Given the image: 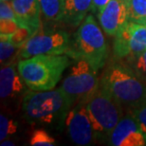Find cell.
I'll use <instances>...</instances> for the list:
<instances>
[{
    "instance_id": "6da1fadb",
    "label": "cell",
    "mask_w": 146,
    "mask_h": 146,
    "mask_svg": "<svg viewBox=\"0 0 146 146\" xmlns=\"http://www.w3.org/2000/svg\"><path fill=\"white\" fill-rule=\"evenodd\" d=\"M100 84L127 111L146 102V83L121 59L107 65L100 78Z\"/></svg>"
},
{
    "instance_id": "7a4b0ae2",
    "label": "cell",
    "mask_w": 146,
    "mask_h": 146,
    "mask_svg": "<svg viewBox=\"0 0 146 146\" xmlns=\"http://www.w3.org/2000/svg\"><path fill=\"white\" fill-rule=\"evenodd\" d=\"M68 97L62 89H28L23 95L22 110L31 123L65 125L68 112L71 108Z\"/></svg>"
},
{
    "instance_id": "3957f363",
    "label": "cell",
    "mask_w": 146,
    "mask_h": 146,
    "mask_svg": "<svg viewBox=\"0 0 146 146\" xmlns=\"http://www.w3.org/2000/svg\"><path fill=\"white\" fill-rule=\"evenodd\" d=\"M70 59L66 54H41L18 61L17 68L29 89L49 90L55 88L62 79L70 66Z\"/></svg>"
},
{
    "instance_id": "277c9868",
    "label": "cell",
    "mask_w": 146,
    "mask_h": 146,
    "mask_svg": "<svg viewBox=\"0 0 146 146\" xmlns=\"http://www.w3.org/2000/svg\"><path fill=\"white\" fill-rule=\"evenodd\" d=\"M92 14H87L78 27L71 39V46L68 55L72 60L84 59L96 70L106 66L108 59V45Z\"/></svg>"
},
{
    "instance_id": "5b68a950",
    "label": "cell",
    "mask_w": 146,
    "mask_h": 146,
    "mask_svg": "<svg viewBox=\"0 0 146 146\" xmlns=\"http://www.w3.org/2000/svg\"><path fill=\"white\" fill-rule=\"evenodd\" d=\"M97 141H108L118 122L124 116V108L104 86L98 88L86 102Z\"/></svg>"
},
{
    "instance_id": "8992f818",
    "label": "cell",
    "mask_w": 146,
    "mask_h": 146,
    "mask_svg": "<svg viewBox=\"0 0 146 146\" xmlns=\"http://www.w3.org/2000/svg\"><path fill=\"white\" fill-rule=\"evenodd\" d=\"M68 66V72L62 82L60 88L65 92L71 106L79 102H86L95 92L100 84L98 70L87 61L75 59Z\"/></svg>"
},
{
    "instance_id": "52a82bcc",
    "label": "cell",
    "mask_w": 146,
    "mask_h": 146,
    "mask_svg": "<svg viewBox=\"0 0 146 146\" xmlns=\"http://www.w3.org/2000/svg\"><path fill=\"white\" fill-rule=\"evenodd\" d=\"M71 46V38L65 31H41L30 37L21 48V59L41 54L68 55Z\"/></svg>"
},
{
    "instance_id": "ba28073f",
    "label": "cell",
    "mask_w": 146,
    "mask_h": 146,
    "mask_svg": "<svg viewBox=\"0 0 146 146\" xmlns=\"http://www.w3.org/2000/svg\"><path fill=\"white\" fill-rule=\"evenodd\" d=\"M65 127L68 137L76 145H91L97 141L86 102H79L69 109L65 119Z\"/></svg>"
},
{
    "instance_id": "9c48e42d",
    "label": "cell",
    "mask_w": 146,
    "mask_h": 146,
    "mask_svg": "<svg viewBox=\"0 0 146 146\" xmlns=\"http://www.w3.org/2000/svg\"><path fill=\"white\" fill-rule=\"evenodd\" d=\"M146 50V25L129 21L114 37L113 53L117 59Z\"/></svg>"
},
{
    "instance_id": "30bf717a",
    "label": "cell",
    "mask_w": 146,
    "mask_h": 146,
    "mask_svg": "<svg viewBox=\"0 0 146 146\" xmlns=\"http://www.w3.org/2000/svg\"><path fill=\"white\" fill-rule=\"evenodd\" d=\"M108 142L113 146H144L146 139L136 119L127 113L111 132Z\"/></svg>"
},
{
    "instance_id": "8fae6325",
    "label": "cell",
    "mask_w": 146,
    "mask_h": 146,
    "mask_svg": "<svg viewBox=\"0 0 146 146\" xmlns=\"http://www.w3.org/2000/svg\"><path fill=\"white\" fill-rule=\"evenodd\" d=\"M97 15L104 31L113 37L129 22L125 0H110Z\"/></svg>"
},
{
    "instance_id": "7c38bea8",
    "label": "cell",
    "mask_w": 146,
    "mask_h": 146,
    "mask_svg": "<svg viewBox=\"0 0 146 146\" xmlns=\"http://www.w3.org/2000/svg\"><path fill=\"white\" fill-rule=\"evenodd\" d=\"M20 27L28 29L31 34L41 29V9L39 0H13L11 2Z\"/></svg>"
},
{
    "instance_id": "4fadbf2b",
    "label": "cell",
    "mask_w": 146,
    "mask_h": 146,
    "mask_svg": "<svg viewBox=\"0 0 146 146\" xmlns=\"http://www.w3.org/2000/svg\"><path fill=\"white\" fill-rule=\"evenodd\" d=\"M27 84L14 64L1 66L0 70V97L13 99L24 95L27 91Z\"/></svg>"
},
{
    "instance_id": "5bb4252c",
    "label": "cell",
    "mask_w": 146,
    "mask_h": 146,
    "mask_svg": "<svg viewBox=\"0 0 146 146\" xmlns=\"http://www.w3.org/2000/svg\"><path fill=\"white\" fill-rule=\"evenodd\" d=\"M90 11H93V0H65L62 22L77 28Z\"/></svg>"
},
{
    "instance_id": "9a60e30c",
    "label": "cell",
    "mask_w": 146,
    "mask_h": 146,
    "mask_svg": "<svg viewBox=\"0 0 146 146\" xmlns=\"http://www.w3.org/2000/svg\"><path fill=\"white\" fill-rule=\"evenodd\" d=\"M20 28L11 2H0V33L1 35L11 36Z\"/></svg>"
},
{
    "instance_id": "2e32d148",
    "label": "cell",
    "mask_w": 146,
    "mask_h": 146,
    "mask_svg": "<svg viewBox=\"0 0 146 146\" xmlns=\"http://www.w3.org/2000/svg\"><path fill=\"white\" fill-rule=\"evenodd\" d=\"M41 14L48 22H60L63 20L65 0H39Z\"/></svg>"
},
{
    "instance_id": "e0dca14e",
    "label": "cell",
    "mask_w": 146,
    "mask_h": 146,
    "mask_svg": "<svg viewBox=\"0 0 146 146\" xmlns=\"http://www.w3.org/2000/svg\"><path fill=\"white\" fill-rule=\"evenodd\" d=\"M0 40V61L1 66L11 65L20 54V48L11 42L10 37L1 35Z\"/></svg>"
},
{
    "instance_id": "ac0fdd59",
    "label": "cell",
    "mask_w": 146,
    "mask_h": 146,
    "mask_svg": "<svg viewBox=\"0 0 146 146\" xmlns=\"http://www.w3.org/2000/svg\"><path fill=\"white\" fill-rule=\"evenodd\" d=\"M129 21L146 25V0H125Z\"/></svg>"
},
{
    "instance_id": "d6986e66",
    "label": "cell",
    "mask_w": 146,
    "mask_h": 146,
    "mask_svg": "<svg viewBox=\"0 0 146 146\" xmlns=\"http://www.w3.org/2000/svg\"><path fill=\"white\" fill-rule=\"evenodd\" d=\"M124 59L125 62L137 73V75L146 83V50L139 54L130 55Z\"/></svg>"
},
{
    "instance_id": "ffe728a7",
    "label": "cell",
    "mask_w": 146,
    "mask_h": 146,
    "mask_svg": "<svg viewBox=\"0 0 146 146\" xmlns=\"http://www.w3.org/2000/svg\"><path fill=\"white\" fill-rule=\"evenodd\" d=\"M18 125L15 121L5 115H0V141L8 139L9 137L16 133Z\"/></svg>"
},
{
    "instance_id": "44dd1931",
    "label": "cell",
    "mask_w": 146,
    "mask_h": 146,
    "mask_svg": "<svg viewBox=\"0 0 146 146\" xmlns=\"http://www.w3.org/2000/svg\"><path fill=\"white\" fill-rule=\"evenodd\" d=\"M30 144L31 146H53L56 144V141L45 130L37 129L31 135Z\"/></svg>"
},
{
    "instance_id": "7402d4cb",
    "label": "cell",
    "mask_w": 146,
    "mask_h": 146,
    "mask_svg": "<svg viewBox=\"0 0 146 146\" xmlns=\"http://www.w3.org/2000/svg\"><path fill=\"white\" fill-rule=\"evenodd\" d=\"M128 113L136 119L146 139V102L141 104V106L129 110Z\"/></svg>"
},
{
    "instance_id": "603a6c76",
    "label": "cell",
    "mask_w": 146,
    "mask_h": 146,
    "mask_svg": "<svg viewBox=\"0 0 146 146\" xmlns=\"http://www.w3.org/2000/svg\"><path fill=\"white\" fill-rule=\"evenodd\" d=\"M110 0H93V13H99L103 9L106 7V4Z\"/></svg>"
},
{
    "instance_id": "cb8c5ba5",
    "label": "cell",
    "mask_w": 146,
    "mask_h": 146,
    "mask_svg": "<svg viewBox=\"0 0 146 146\" xmlns=\"http://www.w3.org/2000/svg\"><path fill=\"white\" fill-rule=\"evenodd\" d=\"M0 144H1V146H7V145H9V146H13V145H15L13 141H10V139H4V141H2Z\"/></svg>"
},
{
    "instance_id": "d4e9b609",
    "label": "cell",
    "mask_w": 146,
    "mask_h": 146,
    "mask_svg": "<svg viewBox=\"0 0 146 146\" xmlns=\"http://www.w3.org/2000/svg\"><path fill=\"white\" fill-rule=\"evenodd\" d=\"M2 1H7V2H11L13 0H2Z\"/></svg>"
}]
</instances>
